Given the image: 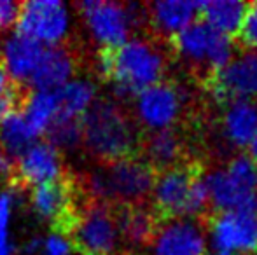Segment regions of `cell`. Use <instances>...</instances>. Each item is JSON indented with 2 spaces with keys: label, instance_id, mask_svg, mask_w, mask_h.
<instances>
[{
  "label": "cell",
  "instance_id": "cell-1",
  "mask_svg": "<svg viewBox=\"0 0 257 255\" xmlns=\"http://www.w3.org/2000/svg\"><path fill=\"white\" fill-rule=\"evenodd\" d=\"M140 143L132 114L115 100L96 98L81 117V147L98 164L135 156Z\"/></svg>",
  "mask_w": 257,
  "mask_h": 255
},
{
  "label": "cell",
  "instance_id": "cell-2",
  "mask_svg": "<svg viewBox=\"0 0 257 255\" xmlns=\"http://www.w3.org/2000/svg\"><path fill=\"white\" fill-rule=\"evenodd\" d=\"M154 178L153 168L142 157L132 156L98 164L77 180V184L88 199L122 208L146 203L153 191Z\"/></svg>",
  "mask_w": 257,
  "mask_h": 255
},
{
  "label": "cell",
  "instance_id": "cell-3",
  "mask_svg": "<svg viewBox=\"0 0 257 255\" xmlns=\"http://www.w3.org/2000/svg\"><path fill=\"white\" fill-rule=\"evenodd\" d=\"M168 60L158 42L135 35L112 51L108 81L117 98H135L139 93L165 81Z\"/></svg>",
  "mask_w": 257,
  "mask_h": 255
},
{
  "label": "cell",
  "instance_id": "cell-4",
  "mask_svg": "<svg viewBox=\"0 0 257 255\" xmlns=\"http://www.w3.org/2000/svg\"><path fill=\"white\" fill-rule=\"evenodd\" d=\"M91 41L100 49L121 48L133 32L147 25V7L142 4H119L108 0H84L75 4Z\"/></svg>",
  "mask_w": 257,
  "mask_h": 255
},
{
  "label": "cell",
  "instance_id": "cell-5",
  "mask_svg": "<svg viewBox=\"0 0 257 255\" xmlns=\"http://www.w3.org/2000/svg\"><path fill=\"white\" fill-rule=\"evenodd\" d=\"M210 206L222 211L257 213V163L248 154H238L224 166L203 175Z\"/></svg>",
  "mask_w": 257,
  "mask_h": 255
},
{
  "label": "cell",
  "instance_id": "cell-6",
  "mask_svg": "<svg viewBox=\"0 0 257 255\" xmlns=\"http://www.w3.org/2000/svg\"><path fill=\"white\" fill-rule=\"evenodd\" d=\"M72 248L82 255H115L121 248L115 206L84 197L67 232Z\"/></svg>",
  "mask_w": 257,
  "mask_h": 255
},
{
  "label": "cell",
  "instance_id": "cell-7",
  "mask_svg": "<svg viewBox=\"0 0 257 255\" xmlns=\"http://www.w3.org/2000/svg\"><path fill=\"white\" fill-rule=\"evenodd\" d=\"M172 41L180 62L194 70L206 72L210 77L236 55L233 39L212 30L203 21H194Z\"/></svg>",
  "mask_w": 257,
  "mask_h": 255
},
{
  "label": "cell",
  "instance_id": "cell-8",
  "mask_svg": "<svg viewBox=\"0 0 257 255\" xmlns=\"http://www.w3.org/2000/svg\"><path fill=\"white\" fill-rule=\"evenodd\" d=\"M133 102V121L149 133L173 129L189 103V91L175 82L161 81L144 89Z\"/></svg>",
  "mask_w": 257,
  "mask_h": 255
},
{
  "label": "cell",
  "instance_id": "cell-9",
  "mask_svg": "<svg viewBox=\"0 0 257 255\" xmlns=\"http://www.w3.org/2000/svg\"><path fill=\"white\" fill-rule=\"evenodd\" d=\"M16 34L44 48L63 46L70 35V13L60 0L23 2L16 21Z\"/></svg>",
  "mask_w": 257,
  "mask_h": 255
},
{
  "label": "cell",
  "instance_id": "cell-10",
  "mask_svg": "<svg viewBox=\"0 0 257 255\" xmlns=\"http://www.w3.org/2000/svg\"><path fill=\"white\" fill-rule=\"evenodd\" d=\"M84 197L77 180H72L70 177L37 185L30 191V203L34 211L42 220L53 224L56 232L63 236H67L74 222L75 211Z\"/></svg>",
  "mask_w": 257,
  "mask_h": 255
},
{
  "label": "cell",
  "instance_id": "cell-11",
  "mask_svg": "<svg viewBox=\"0 0 257 255\" xmlns=\"http://www.w3.org/2000/svg\"><path fill=\"white\" fill-rule=\"evenodd\" d=\"M208 252L248 255L257 250L255 213L222 211L212 218L206 229Z\"/></svg>",
  "mask_w": 257,
  "mask_h": 255
},
{
  "label": "cell",
  "instance_id": "cell-12",
  "mask_svg": "<svg viewBox=\"0 0 257 255\" xmlns=\"http://www.w3.org/2000/svg\"><path fill=\"white\" fill-rule=\"evenodd\" d=\"M210 95L220 105L231 102H255L257 53L241 51L210 77Z\"/></svg>",
  "mask_w": 257,
  "mask_h": 255
},
{
  "label": "cell",
  "instance_id": "cell-13",
  "mask_svg": "<svg viewBox=\"0 0 257 255\" xmlns=\"http://www.w3.org/2000/svg\"><path fill=\"white\" fill-rule=\"evenodd\" d=\"M200 171L191 166L177 164L156 175L151 197L156 211L170 218H189L191 192Z\"/></svg>",
  "mask_w": 257,
  "mask_h": 255
},
{
  "label": "cell",
  "instance_id": "cell-14",
  "mask_svg": "<svg viewBox=\"0 0 257 255\" xmlns=\"http://www.w3.org/2000/svg\"><path fill=\"white\" fill-rule=\"evenodd\" d=\"M149 245L153 255H208L206 229L194 218L175 217L158 224Z\"/></svg>",
  "mask_w": 257,
  "mask_h": 255
},
{
  "label": "cell",
  "instance_id": "cell-15",
  "mask_svg": "<svg viewBox=\"0 0 257 255\" xmlns=\"http://www.w3.org/2000/svg\"><path fill=\"white\" fill-rule=\"evenodd\" d=\"M67 177V168L61 154L48 142L39 140L16 159L13 185L20 189L37 187L49 182L63 180Z\"/></svg>",
  "mask_w": 257,
  "mask_h": 255
},
{
  "label": "cell",
  "instance_id": "cell-16",
  "mask_svg": "<svg viewBox=\"0 0 257 255\" xmlns=\"http://www.w3.org/2000/svg\"><path fill=\"white\" fill-rule=\"evenodd\" d=\"M44 46L13 32L0 42V63L18 86L27 88L44 55Z\"/></svg>",
  "mask_w": 257,
  "mask_h": 255
},
{
  "label": "cell",
  "instance_id": "cell-17",
  "mask_svg": "<svg viewBox=\"0 0 257 255\" xmlns=\"http://www.w3.org/2000/svg\"><path fill=\"white\" fill-rule=\"evenodd\" d=\"M77 51L68 44L46 48L37 70L28 82L30 89L44 93L58 91L61 86L74 79L77 70Z\"/></svg>",
  "mask_w": 257,
  "mask_h": 255
},
{
  "label": "cell",
  "instance_id": "cell-18",
  "mask_svg": "<svg viewBox=\"0 0 257 255\" xmlns=\"http://www.w3.org/2000/svg\"><path fill=\"white\" fill-rule=\"evenodd\" d=\"M147 7V25L159 37L175 39L198 18V2L158 0Z\"/></svg>",
  "mask_w": 257,
  "mask_h": 255
},
{
  "label": "cell",
  "instance_id": "cell-19",
  "mask_svg": "<svg viewBox=\"0 0 257 255\" xmlns=\"http://www.w3.org/2000/svg\"><path fill=\"white\" fill-rule=\"evenodd\" d=\"M257 131V103L231 102L224 105L220 133L224 142L233 149H247Z\"/></svg>",
  "mask_w": 257,
  "mask_h": 255
},
{
  "label": "cell",
  "instance_id": "cell-20",
  "mask_svg": "<svg viewBox=\"0 0 257 255\" xmlns=\"http://www.w3.org/2000/svg\"><path fill=\"white\" fill-rule=\"evenodd\" d=\"M115 215L122 243H128L130 246L149 245L158 229V220L153 210H149L146 204H137L115 208Z\"/></svg>",
  "mask_w": 257,
  "mask_h": 255
},
{
  "label": "cell",
  "instance_id": "cell-21",
  "mask_svg": "<svg viewBox=\"0 0 257 255\" xmlns=\"http://www.w3.org/2000/svg\"><path fill=\"white\" fill-rule=\"evenodd\" d=\"M144 150L142 159L153 170H168L180 163L184 156V140L175 129L149 133L147 138L140 143Z\"/></svg>",
  "mask_w": 257,
  "mask_h": 255
},
{
  "label": "cell",
  "instance_id": "cell-22",
  "mask_svg": "<svg viewBox=\"0 0 257 255\" xmlns=\"http://www.w3.org/2000/svg\"><path fill=\"white\" fill-rule=\"evenodd\" d=\"M247 6L241 0H205L198 2V16L212 30L233 39L240 32Z\"/></svg>",
  "mask_w": 257,
  "mask_h": 255
},
{
  "label": "cell",
  "instance_id": "cell-23",
  "mask_svg": "<svg viewBox=\"0 0 257 255\" xmlns=\"http://www.w3.org/2000/svg\"><path fill=\"white\" fill-rule=\"evenodd\" d=\"M23 121L27 124L28 131L32 133L35 140L46 135L48 128L51 126L53 119L58 114V102L54 93L32 91L28 89L25 102L20 109Z\"/></svg>",
  "mask_w": 257,
  "mask_h": 255
},
{
  "label": "cell",
  "instance_id": "cell-24",
  "mask_svg": "<svg viewBox=\"0 0 257 255\" xmlns=\"http://www.w3.org/2000/svg\"><path fill=\"white\" fill-rule=\"evenodd\" d=\"M54 95L58 102V114L72 119H81L98 98L95 82L84 77H74L58 91H54Z\"/></svg>",
  "mask_w": 257,
  "mask_h": 255
},
{
  "label": "cell",
  "instance_id": "cell-25",
  "mask_svg": "<svg viewBox=\"0 0 257 255\" xmlns=\"http://www.w3.org/2000/svg\"><path fill=\"white\" fill-rule=\"evenodd\" d=\"M35 142L39 140H35L28 131L20 110L11 112L9 116L0 121V150H4L11 159H14V163Z\"/></svg>",
  "mask_w": 257,
  "mask_h": 255
},
{
  "label": "cell",
  "instance_id": "cell-26",
  "mask_svg": "<svg viewBox=\"0 0 257 255\" xmlns=\"http://www.w3.org/2000/svg\"><path fill=\"white\" fill-rule=\"evenodd\" d=\"M46 142L53 145L60 152L63 150H72L81 145V119H72L56 114L51 126L46 131Z\"/></svg>",
  "mask_w": 257,
  "mask_h": 255
},
{
  "label": "cell",
  "instance_id": "cell-27",
  "mask_svg": "<svg viewBox=\"0 0 257 255\" xmlns=\"http://www.w3.org/2000/svg\"><path fill=\"white\" fill-rule=\"evenodd\" d=\"M27 93L28 88L18 86L7 75L6 68L0 63V121L6 116H9L11 112H16V110L21 109Z\"/></svg>",
  "mask_w": 257,
  "mask_h": 255
},
{
  "label": "cell",
  "instance_id": "cell-28",
  "mask_svg": "<svg viewBox=\"0 0 257 255\" xmlns=\"http://www.w3.org/2000/svg\"><path fill=\"white\" fill-rule=\"evenodd\" d=\"M238 37H240L241 44L247 48V51L257 53V2L247 6Z\"/></svg>",
  "mask_w": 257,
  "mask_h": 255
},
{
  "label": "cell",
  "instance_id": "cell-29",
  "mask_svg": "<svg viewBox=\"0 0 257 255\" xmlns=\"http://www.w3.org/2000/svg\"><path fill=\"white\" fill-rule=\"evenodd\" d=\"M20 192L21 189L13 185L9 191H4L0 194V234H7L14 204H16V196H20Z\"/></svg>",
  "mask_w": 257,
  "mask_h": 255
},
{
  "label": "cell",
  "instance_id": "cell-30",
  "mask_svg": "<svg viewBox=\"0 0 257 255\" xmlns=\"http://www.w3.org/2000/svg\"><path fill=\"white\" fill-rule=\"evenodd\" d=\"M21 2L14 0H0V34L16 27L18 16H20Z\"/></svg>",
  "mask_w": 257,
  "mask_h": 255
},
{
  "label": "cell",
  "instance_id": "cell-31",
  "mask_svg": "<svg viewBox=\"0 0 257 255\" xmlns=\"http://www.w3.org/2000/svg\"><path fill=\"white\" fill-rule=\"evenodd\" d=\"M41 252H44V255H70L72 245L67 236L56 232V234H51L46 239H42Z\"/></svg>",
  "mask_w": 257,
  "mask_h": 255
},
{
  "label": "cell",
  "instance_id": "cell-32",
  "mask_svg": "<svg viewBox=\"0 0 257 255\" xmlns=\"http://www.w3.org/2000/svg\"><path fill=\"white\" fill-rule=\"evenodd\" d=\"M14 159H11L4 150H0V180H11L14 178Z\"/></svg>",
  "mask_w": 257,
  "mask_h": 255
},
{
  "label": "cell",
  "instance_id": "cell-33",
  "mask_svg": "<svg viewBox=\"0 0 257 255\" xmlns=\"http://www.w3.org/2000/svg\"><path fill=\"white\" fill-rule=\"evenodd\" d=\"M0 255H14V245L9 234H0Z\"/></svg>",
  "mask_w": 257,
  "mask_h": 255
},
{
  "label": "cell",
  "instance_id": "cell-34",
  "mask_svg": "<svg viewBox=\"0 0 257 255\" xmlns=\"http://www.w3.org/2000/svg\"><path fill=\"white\" fill-rule=\"evenodd\" d=\"M42 250V239H32L30 243L27 245V248H25V252L27 253H37Z\"/></svg>",
  "mask_w": 257,
  "mask_h": 255
},
{
  "label": "cell",
  "instance_id": "cell-35",
  "mask_svg": "<svg viewBox=\"0 0 257 255\" xmlns=\"http://www.w3.org/2000/svg\"><path fill=\"white\" fill-rule=\"evenodd\" d=\"M248 156L252 157V159L257 163V131L254 133V136H252V140H250V143H248Z\"/></svg>",
  "mask_w": 257,
  "mask_h": 255
},
{
  "label": "cell",
  "instance_id": "cell-36",
  "mask_svg": "<svg viewBox=\"0 0 257 255\" xmlns=\"http://www.w3.org/2000/svg\"><path fill=\"white\" fill-rule=\"evenodd\" d=\"M208 255H229V253H213V252H208Z\"/></svg>",
  "mask_w": 257,
  "mask_h": 255
},
{
  "label": "cell",
  "instance_id": "cell-37",
  "mask_svg": "<svg viewBox=\"0 0 257 255\" xmlns=\"http://www.w3.org/2000/svg\"><path fill=\"white\" fill-rule=\"evenodd\" d=\"M255 225H257V213H255Z\"/></svg>",
  "mask_w": 257,
  "mask_h": 255
}]
</instances>
